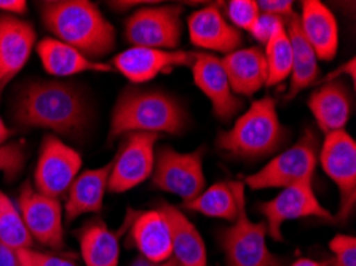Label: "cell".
I'll use <instances>...</instances> for the list:
<instances>
[{
  "label": "cell",
  "mask_w": 356,
  "mask_h": 266,
  "mask_svg": "<svg viewBox=\"0 0 356 266\" xmlns=\"http://www.w3.org/2000/svg\"><path fill=\"white\" fill-rule=\"evenodd\" d=\"M12 117L23 128H43L64 135H79L91 122V106L77 85L34 80L21 86L16 93Z\"/></svg>",
  "instance_id": "6da1fadb"
},
{
  "label": "cell",
  "mask_w": 356,
  "mask_h": 266,
  "mask_svg": "<svg viewBox=\"0 0 356 266\" xmlns=\"http://www.w3.org/2000/svg\"><path fill=\"white\" fill-rule=\"evenodd\" d=\"M42 21L56 40L86 58L98 59L115 47V29L88 0H50L39 3Z\"/></svg>",
  "instance_id": "7a4b0ae2"
},
{
  "label": "cell",
  "mask_w": 356,
  "mask_h": 266,
  "mask_svg": "<svg viewBox=\"0 0 356 266\" xmlns=\"http://www.w3.org/2000/svg\"><path fill=\"white\" fill-rule=\"evenodd\" d=\"M187 122L184 107L172 96L157 90L127 88L112 112L109 140L133 133L181 134Z\"/></svg>",
  "instance_id": "3957f363"
},
{
  "label": "cell",
  "mask_w": 356,
  "mask_h": 266,
  "mask_svg": "<svg viewBox=\"0 0 356 266\" xmlns=\"http://www.w3.org/2000/svg\"><path fill=\"white\" fill-rule=\"evenodd\" d=\"M286 129L280 123L277 104L272 97L254 101L229 131L216 138V145L235 158L256 160L277 151L286 139Z\"/></svg>",
  "instance_id": "277c9868"
},
{
  "label": "cell",
  "mask_w": 356,
  "mask_h": 266,
  "mask_svg": "<svg viewBox=\"0 0 356 266\" xmlns=\"http://www.w3.org/2000/svg\"><path fill=\"white\" fill-rule=\"evenodd\" d=\"M318 163V139L312 131L283 153L275 156L262 169L246 176L243 183L251 190L286 188L298 183L312 182Z\"/></svg>",
  "instance_id": "5b68a950"
},
{
  "label": "cell",
  "mask_w": 356,
  "mask_h": 266,
  "mask_svg": "<svg viewBox=\"0 0 356 266\" xmlns=\"http://www.w3.org/2000/svg\"><path fill=\"white\" fill-rule=\"evenodd\" d=\"M266 238V222H251L243 199L234 225L220 235L227 266H284L282 258L268 251Z\"/></svg>",
  "instance_id": "8992f818"
},
{
  "label": "cell",
  "mask_w": 356,
  "mask_h": 266,
  "mask_svg": "<svg viewBox=\"0 0 356 266\" xmlns=\"http://www.w3.org/2000/svg\"><path fill=\"white\" fill-rule=\"evenodd\" d=\"M152 182L163 192L181 197L184 203L195 199L207 185L202 150L179 153L171 147H161L155 153Z\"/></svg>",
  "instance_id": "52a82bcc"
},
{
  "label": "cell",
  "mask_w": 356,
  "mask_h": 266,
  "mask_svg": "<svg viewBox=\"0 0 356 266\" xmlns=\"http://www.w3.org/2000/svg\"><path fill=\"white\" fill-rule=\"evenodd\" d=\"M318 158L341 193V208L334 220L347 222L356 206V144L353 138L345 129L326 134Z\"/></svg>",
  "instance_id": "ba28073f"
},
{
  "label": "cell",
  "mask_w": 356,
  "mask_h": 266,
  "mask_svg": "<svg viewBox=\"0 0 356 266\" xmlns=\"http://www.w3.org/2000/svg\"><path fill=\"white\" fill-rule=\"evenodd\" d=\"M182 7H143L127 19L125 39L133 47L172 51L182 37Z\"/></svg>",
  "instance_id": "9c48e42d"
},
{
  "label": "cell",
  "mask_w": 356,
  "mask_h": 266,
  "mask_svg": "<svg viewBox=\"0 0 356 266\" xmlns=\"http://www.w3.org/2000/svg\"><path fill=\"white\" fill-rule=\"evenodd\" d=\"M82 167V156L77 150L47 134L42 140L39 160L34 172V188L45 197L59 199L67 193Z\"/></svg>",
  "instance_id": "30bf717a"
},
{
  "label": "cell",
  "mask_w": 356,
  "mask_h": 266,
  "mask_svg": "<svg viewBox=\"0 0 356 266\" xmlns=\"http://www.w3.org/2000/svg\"><path fill=\"white\" fill-rule=\"evenodd\" d=\"M257 209L266 217L267 235L275 241H283L282 228L289 220L309 217L334 220V215L318 201L312 182L286 187L273 199L259 204Z\"/></svg>",
  "instance_id": "8fae6325"
},
{
  "label": "cell",
  "mask_w": 356,
  "mask_h": 266,
  "mask_svg": "<svg viewBox=\"0 0 356 266\" xmlns=\"http://www.w3.org/2000/svg\"><path fill=\"white\" fill-rule=\"evenodd\" d=\"M157 139V134H127L115 160L112 161L107 183V190L111 193H125L152 176Z\"/></svg>",
  "instance_id": "7c38bea8"
},
{
  "label": "cell",
  "mask_w": 356,
  "mask_h": 266,
  "mask_svg": "<svg viewBox=\"0 0 356 266\" xmlns=\"http://www.w3.org/2000/svg\"><path fill=\"white\" fill-rule=\"evenodd\" d=\"M18 210L32 240L51 249L64 246L63 208L59 199L45 197L26 182L19 192Z\"/></svg>",
  "instance_id": "4fadbf2b"
},
{
  "label": "cell",
  "mask_w": 356,
  "mask_h": 266,
  "mask_svg": "<svg viewBox=\"0 0 356 266\" xmlns=\"http://www.w3.org/2000/svg\"><path fill=\"white\" fill-rule=\"evenodd\" d=\"M197 53L131 47L114 58V67L133 83H144L176 67H191Z\"/></svg>",
  "instance_id": "5bb4252c"
},
{
  "label": "cell",
  "mask_w": 356,
  "mask_h": 266,
  "mask_svg": "<svg viewBox=\"0 0 356 266\" xmlns=\"http://www.w3.org/2000/svg\"><path fill=\"white\" fill-rule=\"evenodd\" d=\"M191 69L195 85L211 102L216 118L229 122L241 110L243 102L232 91L227 74L219 58L207 53H197Z\"/></svg>",
  "instance_id": "9a60e30c"
},
{
  "label": "cell",
  "mask_w": 356,
  "mask_h": 266,
  "mask_svg": "<svg viewBox=\"0 0 356 266\" xmlns=\"http://www.w3.org/2000/svg\"><path fill=\"white\" fill-rule=\"evenodd\" d=\"M35 29L28 21L12 15H0V90L12 80L29 61L35 45Z\"/></svg>",
  "instance_id": "2e32d148"
},
{
  "label": "cell",
  "mask_w": 356,
  "mask_h": 266,
  "mask_svg": "<svg viewBox=\"0 0 356 266\" xmlns=\"http://www.w3.org/2000/svg\"><path fill=\"white\" fill-rule=\"evenodd\" d=\"M188 35L193 45L204 50L229 54L241 43V34L235 29L218 7H207L192 13L187 19Z\"/></svg>",
  "instance_id": "e0dca14e"
},
{
  "label": "cell",
  "mask_w": 356,
  "mask_h": 266,
  "mask_svg": "<svg viewBox=\"0 0 356 266\" xmlns=\"http://www.w3.org/2000/svg\"><path fill=\"white\" fill-rule=\"evenodd\" d=\"M131 240L150 263L163 265L172 258L170 224L159 208L134 214Z\"/></svg>",
  "instance_id": "ac0fdd59"
},
{
  "label": "cell",
  "mask_w": 356,
  "mask_h": 266,
  "mask_svg": "<svg viewBox=\"0 0 356 266\" xmlns=\"http://www.w3.org/2000/svg\"><path fill=\"white\" fill-rule=\"evenodd\" d=\"M299 27L316 58L331 61L339 48V26L334 13L318 0L302 2Z\"/></svg>",
  "instance_id": "d6986e66"
},
{
  "label": "cell",
  "mask_w": 356,
  "mask_h": 266,
  "mask_svg": "<svg viewBox=\"0 0 356 266\" xmlns=\"http://www.w3.org/2000/svg\"><path fill=\"white\" fill-rule=\"evenodd\" d=\"M220 61L236 96L250 97L267 85V64L261 48H241L225 54Z\"/></svg>",
  "instance_id": "ffe728a7"
},
{
  "label": "cell",
  "mask_w": 356,
  "mask_h": 266,
  "mask_svg": "<svg viewBox=\"0 0 356 266\" xmlns=\"http://www.w3.org/2000/svg\"><path fill=\"white\" fill-rule=\"evenodd\" d=\"M111 169L112 163L96 169H88L75 177L67 190V199L64 206L67 224L79 219L80 215L96 214L102 209Z\"/></svg>",
  "instance_id": "44dd1931"
},
{
  "label": "cell",
  "mask_w": 356,
  "mask_h": 266,
  "mask_svg": "<svg viewBox=\"0 0 356 266\" xmlns=\"http://www.w3.org/2000/svg\"><path fill=\"white\" fill-rule=\"evenodd\" d=\"M159 209L170 224L175 262L179 266H208L207 247L195 225L176 206L160 203Z\"/></svg>",
  "instance_id": "7402d4cb"
},
{
  "label": "cell",
  "mask_w": 356,
  "mask_h": 266,
  "mask_svg": "<svg viewBox=\"0 0 356 266\" xmlns=\"http://www.w3.org/2000/svg\"><path fill=\"white\" fill-rule=\"evenodd\" d=\"M309 107L323 133L342 131L350 120L352 99L342 81H327L312 93Z\"/></svg>",
  "instance_id": "603a6c76"
},
{
  "label": "cell",
  "mask_w": 356,
  "mask_h": 266,
  "mask_svg": "<svg viewBox=\"0 0 356 266\" xmlns=\"http://www.w3.org/2000/svg\"><path fill=\"white\" fill-rule=\"evenodd\" d=\"M43 67L55 77H71L83 72H111L109 64L93 61L67 43L56 39H43L37 43Z\"/></svg>",
  "instance_id": "cb8c5ba5"
},
{
  "label": "cell",
  "mask_w": 356,
  "mask_h": 266,
  "mask_svg": "<svg viewBox=\"0 0 356 266\" xmlns=\"http://www.w3.org/2000/svg\"><path fill=\"white\" fill-rule=\"evenodd\" d=\"M243 199H245V183L218 182L203 190L195 199L184 203V208L214 219L235 222Z\"/></svg>",
  "instance_id": "d4e9b609"
},
{
  "label": "cell",
  "mask_w": 356,
  "mask_h": 266,
  "mask_svg": "<svg viewBox=\"0 0 356 266\" xmlns=\"http://www.w3.org/2000/svg\"><path fill=\"white\" fill-rule=\"evenodd\" d=\"M286 32L289 35L291 47H293V70L289 75V90L286 99H293L300 91L309 88L318 78L316 54L302 35L299 27V16L293 15L284 23Z\"/></svg>",
  "instance_id": "484cf974"
},
{
  "label": "cell",
  "mask_w": 356,
  "mask_h": 266,
  "mask_svg": "<svg viewBox=\"0 0 356 266\" xmlns=\"http://www.w3.org/2000/svg\"><path fill=\"white\" fill-rule=\"evenodd\" d=\"M80 252L86 266H118L120 244L104 222L93 220L79 233Z\"/></svg>",
  "instance_id": "4316f807"
},
{
  "label": "cell",
  "mask_w": 356,
  "mask_h": 266,
  "mask_svg": "<svg viewBox=\"0 0 356 266\" xmlns=\"http://www.w3.org/2000/svg\"><path fill=\"white\" fill-rule=\"evenodd\" d=\"M264 56L267 64V86L283 83L293 70V47H291L286 26L267 43Z\"/></svg>",
  "instance_id": "83f0119b"
},
{
  "label": "cell",
  "mask_w": 356,
  "mask_h": 266,
  "mask_svg": "<svg viewBox=\"0 0 356 266\" xmlns=\"http://www.w3.org/2000/svg\"><path fill=\"white\" fill-rule=\"evenodd\" d=\"M0 244L15 251L32 249L34 244L19 210L3 192H0Z\"/></svg>",
  "instance_id": "f1b7e54d"
},
{
  "label": "cell",
  "mask_w": 356,
  "mask_h": 266,
  "mask_svg": "<svg viewBox=\"0 0 356 266\" xmlns=\"http://www.w3.org/2000/svg\"><path fill=\"white\" fill-rule=\"evenodd\" d=\"M227 15L229 19L235 24V29L250 32L261 12L254 0H232L227 5Z\"/></svg>",
  "instance_id": "f546056e"
},
{
  "label": "cell",
  "mask_w": 356,
  "mask_h": 266,
  "mask_svg": "<svg viewBox=\"0 0 356 266\" xmlns=\"http://www.w3.org/2000/svg\"><path fill=\"white\" fill-rule=\"evenodd\" d=\"M332 258L327 266H356V240L353 236L337 235L329 242Z\"/></svg>",
  "instance_id": "4dcf8cb0"
},
{
  "label": "cell",
  "mask_w": 356,
  "mask_h": 266,
  "mask_svg": "<svg viewBox=\"0 0 356 266\" xmlns=\"http://www.w3.org/2000/svg\"><path fill=\"white\" fill-rule=\"evenodd\" d=\"M26 160L24 147L21 144L0 145V172L5 174L7 181H12L23 169Z\"/></svg>",
  "instance_id": "1f68e13d"
},
{
  "label": "cell",
  "mask_w": 356,
  "mask_h": 266,
  "mask_svg": "<svg viewBox=\"0 0 356 266\" xmlns=\"http://www.w3.org/2000/svg\"><path fill=\"white\" fill-rule=\"evenodd\" d=\"M18 258L21 266H75L66 258L34 251V249H21L18 251Z\"/></svg>",
  "instance_id": "d6a6232c"
},
{
  "label": "cell",
  "mask_w": 356,
  "mask_h": 266,
  "mask_svg": "<svg viewBox=\"0 0 356 266\" xmlns=\"http://www.w3.org/2000/svg\"><path fill=\"white\" fill-rule=\"evenodd\" d=\"M284 27V21L280 18H275V16L270 15H259L257 21L254 23V26L251 27V35L254 37L256 40H259L261 43H267L270 42L272 37L277 34V32Z\"/></svg>",
  "instance_id": "836d02e7"
},
{
  "label": "cell",
  "mask_w": 356,
  "mask_h": 266,
  "mask_svg": "<svg viewBox=\"0 0 356 266\" xmlns=\"http://www.w3.org/2000/svg\"><path fill=\"white\" fill-rule=\"evenodd\" d=\"M257 7L262 15L275 16V18L283 19L284 23L294 15L291 0H261V2H257Z\"/></svg>",
  "instance_id": "e575fe53"
},
{
  "label": "cell",
  "mask_w": 356,
  "mask_h": 266,
  "mask_svg": "<svg viewBox=\"0 0 356 266\" xmlns=\"http://www.w3.org/2000/svg\"><path fill=\"white\" fill-rule=\"evenodd\" d=\"M0 10L5 12V15L19 16L26 13L28 3L24 0H0Z\"/></svg>",
  "instance_id": "d590c367"
},
{
  "label": "cell",
  "mask_w": 356,
  "mask_h": 266,
  "mask_svg": "<svg viewBox=\"0 0 356 266\" xmlns=\"http://www.w3.org/2000/svg\"><path fill=\"white\" fill-rule=\"evenodd\" d=\"M341 75H348L350 78H352V81L355 83V80H356V69H355V58H352L350 59L348 63H345V64H342L341 67L339 69H336L334 70V72H331L327 75V77L325 78V83H327V81H334V80H337V77H341Z\"/></svg>",
  "instance_id": "8d00e7d4"
},
{
  "label": "cell",
  "mask_w": 356,
  "mask_h": 266,
  "mask_svg": "<svg viewBox=\"0 0 356 266\" xmlns=\"http://www.w3.org/2000/svg\"><path fill=\"white\" fill-rule=\"evenodd\" d=\"M0 266H21L18 251L0 244Z\"/></svg>",
  "instance_id": "74e56055"
},
{
  "label": "cell",
  "mask_w": 356,
  "mask_h": 266,
  "mask_svg": "<svg viewBox=\"0 0 356 266\" xmlns=\"http://www.w3.org/2000/svg\"><path fill=\"white\" fill-rule=\"evenodd\" d=\"M291 266H327V263L316 262V260H310V258H300V260H296Z\"/></svg>",
  "instance_id": "f35d334b"
},
{
  "label": "cell",
  "mask_w": 356,
  "mask_h": 266,
  "mask_svg": "<svg viewBox=\"0 0 356 266\" xmlns=\"http://www.w3.org/2000/svg\"><path fill=\"white\" fill-rule=\"evenodd\" d=\"M10 135H12V131H10V128L5 124L2 117H0V145H3V142L10 138Z\"/></svg>",
  "instance_id": "ab89813d"
},
{
  "label": "cell",
  "mask_w": 356,
  "mask_h": 266,
  "mask_svg": "<svg viewBox=\"0 0 356 266\" xmlns=\"http://www.w3.org/2000/svg\"><path fill=\"white\" fill-rule=\"evenodd\" d=\"M177 263L175 262V258H171V260H168V262L166 263H163V265H160V266H176Z\"/></svg>",
  "instance_id": "60d3db41"
},
{
  "label": "cell",
  "mask_w": 356,
  "mask_h": 266,
  "mask_svg": "<svg viewBox=\"0 0 356 266\" xmlns=\"http://www.w3.org/2000/svg\"><path fill=\"white\" fill-rule=\"evenodd\" d=\"M0 83H2V67H0Z\"/></svg>",
  "instance_id": "b9f144b4"
},
{
  "label": "cell",
  "mask_w": 356,
  "mask_h": 266,
  "mask_svg": "<svg viewBox=\"0 0 356 266\" xmlns=\"http://www.w3.org/2000/svg\"><path fill=\"white\" fill-rule=\"evenodd\" d=\"M176 266H179V265H176Z\"/></svg>",
  "instance_id": "7bdbcfd3"
}]
</instances>
